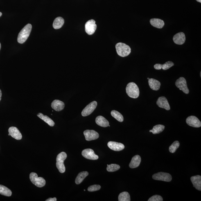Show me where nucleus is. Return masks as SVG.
Segmentation results:
<instances>
[{"label": "nucleus", "instance_id": "f8f14e48", "mask_svg": "<svg viewBox=\"0 0 201 201\" xmlns=\"http://www.w3.org/2000/svg\"><path fill=\"white\" fill-rule=\"evenodd\" d=\"M84 134L87 141L96 140L99 137V134L94 130H86L84 132Z\"/></svg>", "mask_w": 201, "mask_h": 201}, {"label": "nucleus", "instance_id": "c85d7f7f", "mask_svg": "<svg viewBox=\"0 0 201 201\" xmlns=\"http://www.w3.org/2000/svg\"><path fill=\"white\" fill-rule=\"evenodd\" d=\"M119 201H130V195L127 192L125 191L120 194L118 197Z\"/></svg>", "mask_w": 201, "mask_h": 201}, {"label": "nucleus", "instance_id": "4be33fe9", "mask_svg": "<svg viewBox=\"0 0 201 201\" xmlns=\"http://www.w3.org/2000/svg\"><path fill=\"white\" fill-rule=\"evenodd\" d=\"M174 65V64L171 61L166 62L164 64H156L154 66V68L157 70L162 69L164 70H166L169 69L170 68Z\"/></svg>", "mask_w": 201, "mask_h": 201}, {"label": "nucleus", "instance_id": "6ab92c4d", "mask_svg": "<svg viewBox=\"0 0 201 201\" xmlns=\"http://www.w3.org/2000/svg\"><path fill=\"white\" fill-rule=\"evenodd\" d=\"M148 84L150 88L155 91L158 90L161 85L160 82L153 78L148 80Z\"/></svg>", "mask_w": 201, "mask_h": 201}, {"label": "nucleus", "instance_id": "58836bf2", "mask_svg": "<svg viewBox=\"0 0 201 201\" xmlns=\"http://www.w3.org/2000/svg\"><path fill=\"white\" fill-rule=\"evenodd\" d=\"M1 43H0V50H1Z\"/></svg>", "mask_w": 201, "mask_h": 201}, {"label": "nucleus", "instance_id": "f3484780", "mask_svg": "<svg viewBox=\"0 0 201 201\" xmlns=\"http://www.w3.org/2000/svg\"><path fill=\"white\" fill-rule=\"evenodd\" d=\"M64 104L60 100H54L51 104V107L57 112H60L64 109Z\"/></svg>", "mask_w": 201, "mask_h": 201}, {"label": "nucleus", "instance_id": "393cba45", "mask_svg": "<svg viewBox=\"0 0 201 201\" xmlns=\"http://www.w3.org/2000/svg\"><path fill=\"white\" fill-rule=\"evenodd\" d=\"M64 19L63 18L58 17L56 18L54 21L53 27L55 29H59L61 28L64 24Z\"/></svg>", "mask_w": 201, "mask_h": 201}, {"label": "nucleus", "instance_id": "a19ab883", "mask_svg": "<svg viewBox=\"0 0 201 201\" xmlns=\"http://www.w3.org/2000/svg\"><path fill=\"white\" fill-rule=\"evenodd\" d=\"M147 79H148V80H149V79H150V78H147Z\"/></svg>", "mask_w": 201, "mask_h": 201}, {"label": "nucleus", "instance_id": "dca6fc26", "mask_svg": "<svg viewBox=\"0 0 201 201\" xmlns=\"http://www.w3.org/2000/svg\"><path fill=\"white\" fill-rule=\"evenodd\" d=\"M173 39L176 44H183L186 41L185 35L183 32H180L174 35Z\"/></svg>", "mask_w": 201, "mask_h": 201}, {"label": "nucleus", "instance_id": "72a5a7b5", "mask_svg": "<svg viewBox=\"0 0 201 201\" xmlns=\"http://www.w3.org/2000/svg\"><path fill=\"white\" fill-rule=\"evenodd\" d=\"M163 200L162 197L158 195H153L148 200V201H162Z\"/></svg>", "mask_w": 201, "mask_h": 201}, {"label": "nucleus", "instance_id": "f704fd0d", "mask_svg": "<svg viewBox=\"0 0 201 201\" xmlns=\"http://www.w3.org/2000/svg\"><path fill=\"white\" fill-rule=\"evenodd\" d=\"M46 201H57V199L55 197H54V198H50L49 199H47V200H46Z\"/></svg>", "mask_w": 201, "mask_h": 201}, {"label": "nucleus", "instance_id": "423d86ee", "mask_svg": "<svg viewBox=\"0 0 201 201\" xmlns=\"http://www.w3.org/2000/svg\"><path fill=\"white\" fill-rule=\"evenodd\" d=\"M175 85L178 88L186 94L189 92L186 79L183 77H180L175 82Z\"/></svg>", "mask_w": 201, "mask_h": 201}, {"label": "nucleus", "instance_id": "e433bc0d", "mask_svg": "<svg viewBox=\"0 0 201 201\" xmlns=\"http://www.w3.org/2000/svg\"><path fill=\"white\" fill-rule=\"evenodd\" d=\"M196 1H197V2H200V3L201 2V0H196Z\"/></svg>", "mask_w": 201, "mask_h": 201}, {"label": "nucleus", "instance_id": "a878e982", "mask_svg": "<svg viewBox=\"0 0 201 201\" xmlns=\"http://www.w3.org/2000/svg\"><path fill=\"white\" fill-rule=\"evenodd\" d=\"M89 173L87 171L80 172L78 174L75 179V183L77 184H79L83 182L84 179L88 175Z\"/></svg>", "mask_w": 201, "mask_h": 201}, {"label": "nucleus", "instance_id": "20e7f679", "mask_svg": "<svg viewBox=\"0 0 201 201\" xmlns=\"http://www.w3.org/2000/svg\"><path fill=\"white\" fill-rule=\"evenodd\" d=\"M67 157V154L64 152H61L57 156L56 166L60 173H63L65 171L66 168L64 162Z\"/></svg>", "mask_w": 201, "mask_h": 201}, {"label": "nucleus", "instance_id": "bb28decb", "mask_svg": "<svg viewBox=\"0 0 201 201\" xmlns=\"http://www.w3.org/2000/svg\"><path fill=\"white\" fill-rule=\"evenodd\" d=\"M12 191L8 188L4 186L0 185V194L5 196L10 197L12 195Z\"/></svg>", "mask_w": 201, "mask_h": 201}, {"label": "nucleus", "instance_id": "aec40b11", "mask_svg": "<svg viewBox=\"0 0 201 201\" xmlns=\"http://www.w3.org/2000/svg\"><path fill=\"white\" fill-rule=\"evenodd\" d=\"M141 157L139 155H136L133 157L131 161L129 164V167L131 168L137 167L141 162Z\"/></svg>", "mask_w": 201, "mask_h": 201}, {"label": "nucleus", "instance_id": "9b49d317", "mask_svg": "<svg viewBox=\"0 0 201 201\" xmlns=\"http://www.w3.org/2000/svg\"><path fill=\"white\" fill-rule=\"evenodd\" d=\"M82 155L86 159L92 160H97L98 159V156L95 154L94 151L92 149H85L82 151Z\"/></svg>", "mask_w": 201, "mask_h": 201}, {"label": "nucleus", "instance_id": "9d476101", "mask_svg": "<svg viewBox=\"0 0 201 201\" xmlns=\"http://www.w3.org/2000/svg\"><path fill=\"white\" fill-rule=\"evenodd\" d=\"M186 123L191 127L199 128L201 126V123L198 118L195 116H190L187 118Z\"/></svg>", "mask_w": 201, "mask_h": 201}, {"label": "nucleus", "instance_id": "f257e3e1", "mask_svg": "<svg viewBox=\"0 0 201 201\" xmlns=\"http://www.w3.org/2000/svg\"><path fill=\"white\" fill-rule=\"evenodd\" d=\"M31 30V24H28L26 25L20 32L18 35V42L20 44L24 43L29 36Z\"/></svg>", "mask_w": 201, "mask_h": 201}, {"label": "nucleus", "instance_id": "cd10ccee", "mask_svg": "<svg viewBox=\"0 0 201 201\" xmlns=\"http://www.w3.org/2000/svg\"><path fill=\"white\" fill-rule=\"evenodd\" d=\"M165 127L164 125H157L154 127L152 130H150V132H152L153 134H159L163 131Z\"/></svg>", "mask_w": 201, "mask_h": 201}, {"label": "nucleus", "instance_id": "4c0bfd02", "mask_svg": "<svg viewBox=\"0 0 201 201\" xmlns=\"http://www.w3.org/2000/svg\"><path fill=\"white\" fill-rule=\"evenodd\" d=\"M2 15V13L1 12H0V17H1Z\"/></svg>", "mask_w": 201, "mask_h": 201}, {"label": "nucleus", "instance_id": "ddd939ff", "mask_svg": "<svg viewBox=\"0 0 201 201\" xmlns=\"http://www.w3.org/2000/svg\"><path fill=\"white\" fill-rule=\"evenodd\" d=\"M158 106L161 108L164 109L166 110H169L170 107L167 99L164 96L160 97L157 102Z\"/></svg>", "mask_w": 201, "mask_h": 201}, {"label": "nucleus", "instance_id": "a211bd4d", "mask_svg": "<svg viewBox=\"0 0 201 201\" xmlns=\"http://www.w3.org/2000/svg\"><path fill=\"white\" fill-rule=\"evenodd\" d=\"M191 180L193 186L199 191L201 190V177L199 175L191 177Z\"/></svg>", "mask_w": 201, "mask_h": 201}, {"label": "nucleus", "instance_id": "b1692460", "mask_svg": "<svg viewBox=\"0 0 201 201\" xmlns=\"http://www.w3.org/2000/svg\"><path fill=\"white\" fill-rule=\"evenodd\" d=\"M38 117L40 119L43 120L44 122L50 126L53 127L55 125V123L53 120L48 117L47 116H45L42 113H39L37 115Z\"/></svg>", "mask_w": 201, "mask_h": 201}, {"label": "nucleus", "instance_id": "2eb2a0df", "mask_svg": "<svg viewBox=\"0 0 201 201\" xmlns=\"http://www.w3.org/2000/svg\"><path fill=\"white\" fill-rule=\"evenodd\" d=\"M108 146L111 150L116 151H120L123 150L125 147L124 145L122 143L113 141L109 142L108 143Z\"/></svg>", "mask_w": 201, "mask_h": 201}, {"label": "nucleus", "instance_id": "c756f323", "mask_svg": "<svg viewBox=\"0 0 201 201\" xmlns=\"http://www.w3.org/2000/svg\"><path fill=\"white\" fill-rule=\"evenodd\" d=\"M111 115L120 122H122L124 120L123 117L120 113L116 110H113L111 113Z\"/></svg>", "mask_w": 201, "mask_h": 201}, {"label": "nucleus", "instance_id": "1a4fd4ad", "mask_svg": "<svg viewBox=\"0 0 201 201\" xmlns=\"http://www.w3.org/2000/svg\"><path fill=\"white\" fill-rule=\"evenodd\" d=\"M96 25L94 19H91L87 21L85 25V30L88 35H93L96 31Z\"/></svg>", "mask_w": 201, "mask_h": 201}, {"label": "nucleus", "instance_id": "f03ea898", "mask_svg": "<svg viewBox=\"0 0 201 201\" xmlns=\"http://www.w3.org/2000/svg\"><path fill=\"white\" fill-rule=\"evenodd\" d=\"M126 92L129 97L133 98H137L139 96V87L134 82H130L127 84Z\"/></svg>", "mask_w": 201, "mask_h": 201}, {"label": "nucleus", "instance_id": "4468645a", "mask_svg": "<svg viewBox=\"0 0 201 201\" xmlns=\"http://www.w3.org/2000/svg\"><path fill=\"white\" fill-rule=\"evenodd\" d=\"M8 132L10 136L18 140L21 139L22 135L18 129L15 127H11L8 129Z\"/></svg>", "mask_w": 201, "mask_h": 201}, {"label": "nucleus", "instance_id": "412c9836", "mask_svg": "<svg viewBox=\"0 0 201 201\" xmlns=\"http://www.w3.org/2000/svg\"><path fill=\"white\" fill-rule=\"evenodd\" d=\"M96 122L97 125L102 127H107L109 125V121L102 116H98L96 117Z\"/></svg>", "mask_w": 201, "mask_h": 201}, {"label": "nucleus", "instance_id": "c9c22d12", "mask_svg": "<svg viewBox=\"0 0 201 201\" xmlns=\"http://www.w3.org/2000/svg\"><path fill=\"white\" fill-rule=\"evenodd\" d=\"M2 96V92L1 89H0V101L1 100Z\"/></svg>", "mask_w": 201, "mask_h": 201}, {"label": "nucleus", "instance_id": "7c9ffc66", "mask_svg": "<svg viewBox=\"0 0 201 201\" xmlns=\"http://www.w3.org/2000/svg\"><path fill=\"white\" fill-rule=\"evenodd\" d=\"M120 167L118 165L111 164L107 166V170L109 172H114L120 169Z\"/></svg>", "mask_w": 201, "mask_h": 201}, {"label": "nucleus", "instance_id": "39448f33", "mask_svg": "<svg viewBox=\"0 0 201 201\" xmlns=\"http://www.w3.org/2000/svg\"><path fill=\"white\" fill-rule=\"evenodd\" d=\"M30 178L31 182L37 187H42L45 185L46 180L42 177H39L36 173H31L30 175Z\"/></svg>", "mask_w": 201, "mask_h": 201}, {"label": "nucleus", "instance_id": "0eeeda50", "mask_svg": "<svg viewBox=\"0 0 201 201\" xmlns=\"http://www.w3.org/2000/svg\"><path fill=\"white\" fill-rule=\"evenodd\" d=\"M152 178L155 180L162 181L166 182H170L171 181V175L168 173L159 172L154 174Z\"/></svg>", "mask_w": 201, "mask_h": 201}, {"label": "nucleus", "instance_id": "473e14b6", "mask_svg": "<svg viewBox=\"0 0 201 201\" xmlns=\"http://www.w3.org/2000/svg\"><path fill=\"white\" fill-rule=\"evenodd\" d=\"M100 186L99 185H94L91 186L88 188V190L90 192H93L98 191L100 189Z\"/></svg>", "mask_w": 201, "mask_h": 201}, {"label": "nucleus", "instance_id": "6e6552de", "mask_svg": "<svg viewBox=\"0 0 201 201\" xmlns=\"http://www.w3.org/2000/svg\"><path fill=\"white\" fill-rule=\"evenodd\" d=\"M97 105V103L96 101L91 102L82 111V115L83 117L87 116L90 115L94 112Z\"/></svg>", "mask_w": 201, "mask_h": 201}, {"label": "nucleus", "instance_id": "ea45409f", "mask_svg": "<svg viewBox=\"0 0 201 201\" xmlns=\"http://www.w3.org/2000/svg\"><path fill=\"white\" fill-rule=\"evenodd\" d=\"M8 135H9V136H10V134L9 133V134H8Z\"/></svg>", "mask_w": 201, "mask_h": 201}, {"label": "nucleus", "instance_id": "2f4dec72", "mask_svg": "<svg viewBox=\"0 0 201 201\" xmlns=\"http://www.w3.org/2000/svg\"><path fill=\"white\" fill-rule=\"evenodd\" d=\"M179 146L178 141H175L169 147V151L170 153H174L175 152Z\"/></svg>", "mask_w": 201, "mask_h": 201}, {"label": "nucleus", "instance_id": "7ed1b4c3", "mask_svg": "<svg viewBox=\"0 0 201 201\" xmlns=\"http://www.w3.org/2000/svg\"><path fill=\"white\" fill-rule=\"evenodd\" d=\"M116 48L117 54L122 57L128 56L131 51L130 47L123 43H118L116 45Z\"/></svg>", "mask_w": 201, "mask_h": 201}, {"label": "nucleus", "instance_id": "5701e85b", "mask_svg": "<svg viewBox=\"0 0 201 201\" xmlns=\"http://www.w3.org/2000/svg\"><path fill=\"white\" fill-rule=\"evenodd\" d=\"M150 22L152 26L158 28H162L165 25L164 21L159 19H151Z\"/></svg>", "mask_w": 201, "mask_h": 201}]
</instances>
